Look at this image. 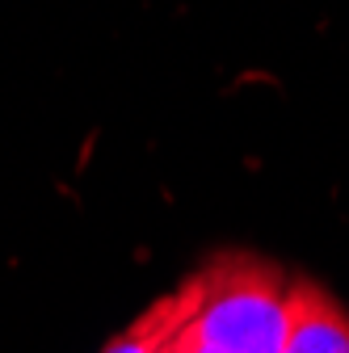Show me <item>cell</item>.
Instances as JSON below:
<instances>
[{"instance_id": "obj_2", "label": "cell", "mask_w": 349, "mask_h": 353, "mask_svg": "<svg viewBox=\"0 0 349 353\" xmlns=\"http://www.w3.org/2000/svg\"><path fill=\"white\" fill-rule=\"evenodd\" d=\"M282 353H349V312L312 278H290V324Z\"/></svg>"}, {"instance_id": "obj_1", "label": "cell", "mask_w": 349, "mask_h": 353, "mask_svg": "<svg viewBox=\"0 0 349 353\" xmlns=\"http://www.w3.org/2000/svg\"><path fill=\"white\" fill-rule=\"evenodd\" d=\"M290 324V278L282 265L223 252L198 270L190 353H282Z\"/></svg>"}, {"instance_id": "obj_4", "label": "cell", "mask_w": 349, "mask_h": 353, "mask_svg": "<svg viewBox=\"0 0 349 353\" xmlns=\"http://www.w3.org/2000/svg\"><path fill=\"white\" fill-rule=\"evenodd\" d=\"M194 307H198V303H194ZM190 316H194V312H190ZM190 316H186L177 328H172L164 341H160V349H156V353H190Z\"/></svg>"}, {"instance_id": "obj_3", "label": "cell", "mask_w": 349, "mask_h": 353, "mask_svg": "<svg viewBox=\"0 0 349 353\" xmlns=\"http://www.w3.org/2000/svg\"><path fill=\"white\" fill-rule=\"evenodd\" d=\"M194 303H198V274H190L177 290L160 294L148 312H139L122 332H114L101 353H156L160 341L194 312Z\"/></svg>"}]
</instances>
